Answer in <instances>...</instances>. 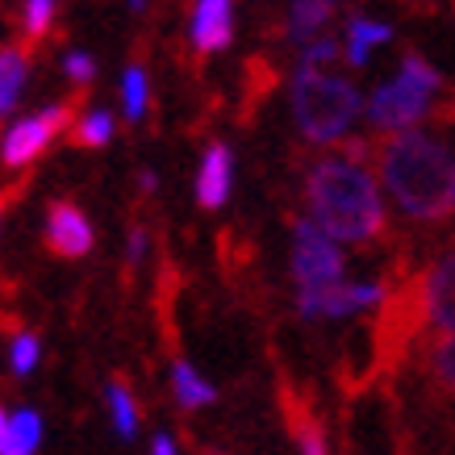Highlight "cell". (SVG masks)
<instances>
[{"label": "cell", "mask_w": 455, "mask_h": 455, "mask_svg": "<svg viewBox=\"0 0 455 455\" xmlns=\"http://www.w3.org/2000/svg\"><path fill=\"white\" fill-rule=\"evenodd\" d=\"M68 122H71V105H51V109H42V113H34V117H26V122H17L13 130L4 134L0 159L9 167L34 164V159L68 130Z\"/></svg>", "instance_id": "obj_6"}, {"label": "cell", "mask_w": 455, "mask_h": 455, "mask_svg": "<svg viewBox=\"0 0 455 455\" xmlns=\"http://www.w3.org/2000/svg\"><path fill=\"white\" fill-rule=\"evenodd\" d=\"M13 435H17V447L21 455H34L42 443V418L34 410H17L13 414Z\"/></svg>", "instance_id": "obj_21"}, {"label": "cell", "mask_w": 455, "mask_h": 455, "mask_svg": "<svg viewBox=\"0 0 455 455\" xmlns=\"http://www.w3.org/2000/svg\"><path fill=\"white\" fill-rule=\"evenodd\" d=\"M230 176H235V164H230V151L213 142L201 159V172H196V201L201 209H218L226 205V196H230Z\"/></svg>", "instance_id": "obj_11"}, {"label": "cell", "mask_w": 455, "mask_h": 455, "mask_svg": "<svg viewBox=\"0 0 455 455\" xmlns=\"http://www.w3.org/2000/svg\"><path fill=\"white\" fill-rule=\"evenodd\" d=\"M380 297H385L380 284H334L326 292H301L297 309H301V317H347L355 309L376 305Z\"/></svg>", "instance_id": "obj_8"}, {"label": "cell", "mask_w": 455, "mask_h": 455, "mask_svg": "<svg viewBox=\"0 0 455 455\" xmlns=\"http://www.w3.org/2000/svg\"><path fill=\"white\" fill-rule=\"evenodd\" d=\"M422 305H427V317L443 334H455V251L439 255L435 267L427 272V280H422Z\"/></svg>", "instance_id": "obj_9"}, {"label": "cell", "mask_w": 455, "mask_h": 455, "mask_svg": "<svg viewBox=\"0 0 455 455\" xmlns=\"http://www.w3.org/2000/svg\"><path fill=\"white\" fill-rule=\"evenodd\" d=\"M305 201L314 221L331 238L372 243L385 230V201L376 193L372 172L355 155H326L305 176Z\"/></svg>", "instance_id": "obj_2"}, {"label": "cell", "mask_w": 455, "mask_h": 455, "mask_svg": "<svg viewBox=\"0 0 455 455\" xmlns=\"http://www.w3.org/2000/svg\"><path fill=\"white\" fill-rule=\"evenodd\" d=\"M343 251L314 218L292 221V280L301 292H326L343 284Z\"/></svg>", "instance_id": "obj_5"}, {"label": "cell", "mask_w": 455, "mask_h": 455, "mask_svg": "<svg viewBox=\"0 0 455 455\" xmlns=\"http://www.w3.org/2000/svg\"><path fill=\"white\" fill-rule=\"evenodd\" d=\"M289 427H292V439H297L301 455H331V447H326V430L317 427L305 410H297V414L289 410Z\"/></svg>", "instance_id": "obj_18"}, {"label": "cell", "mask_w": 455, "mask_h": 455, "mask_svg": "<svg viewBox=\"0 0 455 455\" xmlns=\"http://www.w3.org/2000/svg\"><path fill=\"white\" fill-rule=\"evenodd\" d=\"M151 455H176V443H172V435H155Z\"/></svg>", "instance_id": "obj_28"}, {"label": "cell", "mask_w": 455, "mask_h": 455, "mask_svg": "<svg viewBox=\"0 0 455 455\" xmlns=\"http://www.w3.org/2000/svg\"><path fill=\"white\" fill-rule=\"evenodd\" d=\"M46 247L63 255V259H80L92 251V226L71 201H55L46 213Z\"/></svg>", "instance_id": "obj_7"}, {"label": "cell", "mask_w": 455, "mask_h": 455, "mask_svg": "<svg viewBox=\"0 0 455 455\" xmlns=\"http://www.w3.org/2000/svg\"><path fill=\"white\" fill-rule=\"evenodd\" d=\"M55 17V0H26V34L29 38H42L46 26Z\"/></svg>", "instance_id": "obj_23"}, {"label": "cell", "mask_w": 455, "mask_h": 455, "mask_svg": "<svg viewBox=\"0 0 455 455\" xmlns=\"http://www.w3.org/2000/svg\"><path fill=\"white\" fill-rule=\"evenodd\" d=\"M130 9H134V13H142V9H147V0H130Z\"/></svg>", "instance_id": "obj_30"}, {"label": "cell", "mask_w": 455, "mask_h": 455, "mask_svg": "<svg viewBox=\"0 0 455 455\" xmlns=\"http://www.w3.org/2000/svg\"><path fill=\"white\" fill-rule=\"evenodd\" d=\"M21 80H26V55L17 46H4L0 51V113H9L17 105Z\"/></svg>", "instance_id": "obj_15"}, {"label": "cell", "mask_w": 455, "mask_h": 455, "mask_svg": "<svg viewBox=\"0 0 455 455\" xmlns=\"http://www.w3.org/2000/svg\"><path fill=\"white\" fill-rule=\"evenodd\" d=\"M443 88V76L430 68L422 55H410L401 59V71L397 80L380 84L368 100V122L376 130H388V134H405V125H414L418 117H427L430 100L435 92Z\"/></svg>", "instance_id": "obj_4"}, {"label": "cell", "mask_w": 455, "mask_h": 455, "mask_svg": "<svg viewBox=\"0 0 455 455\" xmlns=\"http://www.w3.org/2000/svg\"><path fill=\"white\" fill-rule=\"evenodd\" d=\"M292 117L309 142H334L359 117V88L343 76L297 68L292 76Z\"/></svg>", "instance_id": "obj_3"}, {"label": "cell", "mask_w": 455, "mask_h": 455, "mask_svg": "<svg viewBox=\"0 0 455 455\" xmlns=\"http://www.w3.org/2000/svg\"><path fill=\"white\" fill-rule=\"evenodd\" d=\"M38 351H42V347H38V339H34V334H17V339H13V372L17 376H29V372H34V368H38Z\"/></svg>", "instance_id": "obj_22"}, {"label": "cell", "mask_w": 455, "mask_h": 455, "mask_svg": "<svg viewBox=\"0 0 455 455\" xmlns=\"http://www.w3.org/2000/svg\"><path fill=\"white\" fill-rule=\"evenodd\" d=\"M122 97H125V117H130V122H142V113H147V71L125 68Z\"/></svg>", "instance_id": "obj_20"}, {"label": "cell", "mask_w": 455, "mask_h": 455, "mask_svg": "<svg viewBox=\"0 0 455 455\" xmlns=\"http://www.w3.org/2000/svg\"><path fill=\"white\" fill-rule=\"evenodd\" d=\"M430 376L443 393L455 397V334H443L439 343L430 347Z\"/></svg>", "instance_id": "obj_17"}, {"label": "cell", "mask_w": 455, "mask_h": 455, "mask_svg": "<svg viewBox=\"0 0 455 455\" xmlns=\"http://www.w3.org/2000/svg\"><path fill=\"white\" fill-rule=\"evenodd\" d=\"M339 4H343V0H292L289 4V38L305 42L309 34H317V29L339 13Z\"/></svg>", "instance_id": "obj_13"}, {"label": "cell", "mask_w": 455, "mask_h": 455, "mask_svg": "<svg viewBox=\"0 0 455 455\" xmlns=\"http://www.w3.org/2000/svg\"><path fill=\"white\" fill-rule=\"evenodd\" d=\"M0 455H21L13 435V414H4V410H0Z\"/></svg>", "instance_id": "obj_26"}, {"label": "cell", "mask_w": 455, "mask_h": 455, "mask_svg": "<svg viewBox=\"0 0 455 455\" xmlns=\"http://www.w3.org/2000/svg\"><path fill=\"white\" fill-rule=\"evenodd\" d=\"M339 59V46H334L331 38H317L305 46V55H301V68H317V71H326Z\"/></svg>", "instance_id": "obj_24"}, {"label": "cell", "mask_w": 455, "mask_h": 455, "mask_svg": "<svg viewBox=\"0 0 455 455\" xmlns=\"http://www.w3.org/2000/svg\"><path fill=\"white\" fill-rule=\"evenodd\" d=\"M380 180L410 218L443 221L455 213V155L430 134L405 130L376 151Z\"/></svg>", "instance_id": "obj_1"}, {"label": "cell", "mask_w": 455, "mask_h": 455, "mask_svg": "<svg viewBox=\"0 0 455 455\" xmlns=\"http://www.w3.org/2000/svg\"><path fill=\"white\" fill-rule=\"evenodd\" d=\"M393 38V29L385 21H372V17H351V26H347V63L351 68H363L368 55H372V46Z\"/></svg>", "instance_id": "obj_12"}, {"label": "cell", "mask_w": 455, "mask_h": 455, "mask_svg": "<svg viewBox=\"0 0 455 455\" xmlns=\"http://www.w3.org/2000/svg\"><path fill=\"white\" fill-rule=\"evenodd\" d=\"M109 414H113V430H117L122 439H134V435H139V405H134V393H130L122 380L109 385Z\"/></svg>", "instance_id": "obj_16"}, {"label": "cell", "mask_w": 455, "mask_h": 455, "mask_svg": "<svg viewBox=\"0 0 455 455\" xmlns=\"http://www.w3.org/2000/svg\"><path fill=\"white\" fill-rule=\"evenodd\" d=\"M142 251H147V230L134 226V235H130V259H142Z\"/></svg>", "instance_id": "obj_27"}, {"label": "cell", "mask_w": 455, "mask_h": 455, "mask_svg": "<svg viewBox=\"0 0 455 455\" xmlns=\"http://www.w3.org/2000/svg\"><path fill=\"white\" fill-rule=\"evenodd\" d=\"M17 193H21V188H9V193H0V221H4V213H9V205H13Z\"/></svg>", "instance_id": "obj_29"}, {"label": "cell", "mask_w": 455, "mask_h": 455, "mask_svg": "<svg viewBox=\"0 0 455 455\" xmlns=\"http://www.w3.org/2000/svg\"><path fill=\"white\" fill-rule=\"evenodd\" d=\"M92 71H97V68H92V59H88V55H80V51H71V55H68V80L88 84V80H92Z\"/></svg>", "instance_id": "obj_25"}, {"label": "cell", "mask_w": 455, "mask_h": 455, "mask_svg": "<svg viewBox=\"0 0 455 455\" xmlns=\"http://www.w3.org/2000/svg\"><path fill=\"white\" fill-rule=\"evenodd\" d=\"M172 393H176V401L184 410H201V405H209V401L218 397L213 385L196 372L188 359H176V368H172Z\"/></svg>", "instance_id": "obj_14"}, {"label": "cell", "mask_w": 455, "mask_h": 455, "mask_svg": "<svg viewBox=\"0 0 455 455\" xmlns=\"http://www.w3.org/2000/svg\"><path fill=\"white\" fill-rule=\"evenodd\" d=\"M235 34V4L230 0H196L193 9V46L196 55L221 51Z\"/></svg>", "instance_id": "obj_10"}, {"label": "cell", "mask_w": 455, "mask_h": 455, "mask_svg": "<svg viewBox=\"0 0 455 455\" xmlns=\"http://www.w3.org/2000/svg\"><path fill=\"white\" fill-rule=\"evenodd\" d=\"M109 134H113V117L105 109H97V113H84L80 117V125L71 130V142H76V147H105Z\"/></svg>", "instance_id": "obj_19"}]
</instances>
